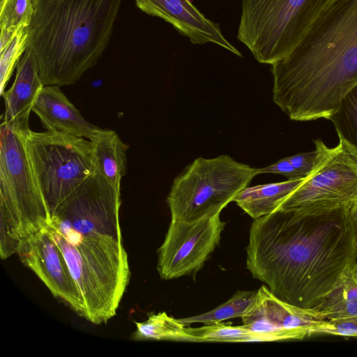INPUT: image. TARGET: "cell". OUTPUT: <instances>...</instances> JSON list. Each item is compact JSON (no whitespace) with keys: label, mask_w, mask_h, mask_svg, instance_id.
I'll list each match as a JSON object with an SVG mask.
<instances>
[{"label":"cell","mask_w":357,"mask_h":357,"mask_svg":"<svg viewBox=\"0 0 357 357\" xmlns=\"http://www.w3.org/2000/svg\"><path fill=\"white\" fill-rule=\"evenodd\" d=\"M281 174L288 179L303 178L293 166L288 157L280 159L275 163L262 168H257V174Z\"/></svg>","instance_id":"obj_26"},{"label":"cell","mask_w":357,"mask_h":357,"mask_svg":"<svg viewBox=\"0 0 357 357\" xmlns=\"http://www.w3.org/2000/svg\"><path fill=\"white\" fill-rule=\"evenodd\" d=\"M340 135L357 150V85L344 97L329 119Z\"/></svg>","instance_id":"obj_23"},{"label":"cell","mask_w":357,"mask_h":357,"mask_svg":"<svg viewBox=\"0 0 357 357\" xmlns=\"http://www.w3.org/2000/svg\"><path fill=\"white\" fill-rule=\"evenodd\" d=\"M136 330L132 339L136 341L172 340L193 342L187 326L178 319L169 316L166 312L151 313L148 319L135 322Z\"/></svg>","instance_id":"obj_19"},{"label":"cell","mask_w":357,"mask_h":357,"mask_svg":"<svg viewBox=\"0 0 357 357\" xmlns=\"http://www.w3.org/2000/svg\"><path fill=\"white\" fill-rule=\"evenodd\" d=\"M32 112L49 131L66 132L92 140L102 130L82 116L59 86L45 85L35 100Z\"/></svg>","instance_id":"obj_14"},{"label":"cell","mask_w":357,"mask_h":357,"mask_svg":"<svg viewBox=\"0 0 357 357\" xmlns=\"http://www.w3.org/2000/svg\"><path fill=\"white\" fill-rule=\"evenodd\" d=\"M92 158L95 172L100 175L117 192L126 173L128 146L112 130H103L92 140Z\"/></svg>","instance_id":"obj_16"},{"label":"cell","mask_w":357,"mask_h":357,"mask_svg":"<svg viewBox=\"0 0 357 357\" xmlns=\"http://www.w3.org/2000/svg\"><path fill=\"white\" fill-rule=\"evenodd\" d=\"M26 48L45 85L75 84L107 48L122 0H33Z\"/></svg>","instance_id":"obj_4"},{"label":"cell","mask_w":357,"mask_h":357,"mask_svg":"<svg viewBox=\"0 0 357 357\" xmlns=\"http://www.w3.org/2000/svg\"><path fill=\"white\" fill-rule=\"evenodd\" d=\"M121 203V193L94 172L50 212L47 229L81 294L82 317L97 325L116 314L130 281Z\"/></svg>","instance_id":"obj_2"},{"label":"cell","mask_w":357,"mask_h":357,"mask_svg":"<svg viewBox=\"0 0 357 357\" xmlns=\"http://www.w3.org/2000/svg\"><path fill=\"white\" fill-rule=\"evenodd\" d=\"M337 136V144L278 209L315 215L351 209L357 203V150Z\"/></svg>","instance_id":"obj_9"},{"label":"cell","mask_w":357,"mask_h":357,"mask_svg":"<svg viewBox=\"0 0 357 357\" xmlns=\"http://www.w3.org/2000/svg\"><path fill=\"white\" fill-rule=\"evenodd\" d=\"M271 66L273 102L289 119H329L357 85V0H332Z\"/></svg>","instance_id":"obj_3"},{"label":"cell","mask_w":357,"mask_h":357,"mask_svg":"<svg viewBox=\"0 0 357 357\" xmlns=\"http://www.w3.org/2000/svg\"><path fill=\"white\" fill-rule=\"evenodd\" d=\"M16 255L54 297L82 317L81 294L61 251L47 228L22 244Z\"/></svg>","instance_id":"obj_12"},{"label":"cell","mask_w":357,"mask_h":357,"mask_svg":"<svg viewBox=\"0 0 357 357\" xmlns=\"http://www.w3.org/2000/svg\"><path fill=\"white\" fill-rule=\"evenodd\" d=\"M193 342H265L259 333L245 325L231 326L222 323L205 324L199 328H187Z\"/></svg>","instance_id":"obj_21"},{"label":"cell","mask_w":357,"mask_h":357,"mask_svg":"<svg viewBox=\"0 0 357 357\" xmlns=\"http://www.w3.org/2000/svg\"><path fill=\"white\" fill-rule=\"evenodd\" d=\"M33 175L50 213L94 172L91 142L74 135L23 130Z\"/></svg>","instance_id":"obj_8"},{"label":"cell","mask_w":357,"mask_h":357,"mask_svg":"<svg viewBox=\"0 0 357 357\" xmlns=\"http://www.w3.org/2000/svg\"><path fill=\"white\" fill-rule=\"evenodd\" d=\"M312 310L318 318L324 320L357 318V259L337 286Z\"/></svg>","instance_id":"obj_18"},{"label":"cell","mask_w":357,"mask_h":357,"mask_svg":"<svg viewBox=\"0 0 357 357\" xmlns=\"http://www.w3.org/2000/svg\"><path fill=\"white\" fill-rule=\"evenodd\" d=\"M246 267L277 298L311 310L357 259V220L351 209L303 215L277 209L254 220Z\"/></svg>","instance_id":"obj_1"},{"label":"cell","mask_w":357,"mask_h":357,"mask_svg":"<svg viewBox=\"0 0 357 357\" xmlns=\"http://www.w3.org/2000/svg\"><path fill=\"white\" fill-rule=\"evenodd\" d=\"M257 291H237L228 301L215 309L193 317L178 319L185 326L195 323L218 324L222 321L244 317L252 307Z\"/></svg>","instance_id":"obj_20"},{"label":"cell","mask_w":357,"mask_h":357,"mask_svg":"<svg viewBox=\"0 0 357 357\" xmlns=\"http://www.w3.org/2000/svg\"><path fill=\"white\" fill-rule=\"evenodd\" d=\"M332 0H242L237 38L255 59L286 56Z\"/></svg>","instance_id":"obj_6"},{"label":"cell","mask_w":357,"mask_h":357,"mask_svg":"<svg viewBox=\"0 0 357 357\" xmlns=\"http://www.w3.org/2000/svg\"><path fill=\"white\" fill-rule=\"evenodd\" d=\"M243 324L260 334L265 342L302 340L314 334H324L328 320L318 318L311 310L297 307L277 298L266 285L257 291L251 310L243 317Z\"/></svg>","instance_id":"obj_11"},{"label":"cell","mask_w":357,"mask_h":357,"mask_svg":"<svg viewBox=\"0 0 357 357\" xmlns=\"http://www.w3.org/2000/svg\"><path fill=\"white\" fill-rule=\"evenodd\" d=\"M16 67L11 87L1 94L5 104L2 117L3 121L27 126L35 100L44 84L37 59L31 49H26Z\"/></svg>","instance_id":"obj_15"},{"label":"cell","mask_w":357,"mask_h":357,"mask_svg":"<svg viewBox=\"0 0 357 357\" xmlns=\"http://www.w3.org/2000/svg\"><path fill=\"white\" fill-rule=\"evenodd\" d=\"M0 1H1V0H0Z\"/></svg>","instance_id":"obj_29"},{"label":"cell","mask_w":357,"mask_h":357,"mask_svg":"<svg viewBox=\"0 0 357 357\" xmlns=\"http://www.w3.org/2000/svg\"><path fill=\"white\" fill-rule=\"evenodd\" d=\"M231 156L196 158L173 181L167 198L171 219L192 221L220 214L257 175Z\"/></svg>","instance_id":"obj_7"},{"label":"cell","mask_w":357,"mask_h":357,"mask_svg":"<svg viewBox=\"0 0 357 357\" xmlns=\"http://www.w3.org/2000/svg\"><path fill=\"white\" fill-rule=\"evenodd\" d=\"M22 126L2 121L0 130V255H16L26 241L47 228L50 213L36 183Z\"/></svg>","instance_id":"obj_5"},{"label":"cell","mask_w":357,"mask_h":357,"mask_svg":"<svg viewBox=\"0 0 357 357\" xmlns=\"http://www.w3.org/2000/svg\"><path fill=\"white\" fill-rule=\"evenodd\" d=\"M305 178L247 186L238 193L234 202L255 220L277 210L286 197L300 185Z\"/></svg>","instance_id":"obj_17"},{"label":"cell","mask_w":357,"mask_h":357,"mask_svg":"<svg viewBox=\"0 0 357 357\" xmlns=\"http://www.w3.org/2000/svg\"><path fill=\"white\" fill-rule=\"evenodd\" d=\"M315 149L288 157L289 160L303 178L314 172L321 162L329 150L321 139L314 140Z\"/></svg>","instance_id":"obj_25"},{"label":"cell","mask_w":357,"mask_h":357,"mask_svg":"<svg viewBox=\"0 0 357 357\" xmlns=\"http://www.w3.org/2000/svg\"><path fill=\"white\" fill-rule=\"evenodd\" d=\"M225 222L220 214L186 221L171 219L158 249L157 269L162 280L195 274L219 244Z\"/></svg>","instance_id":"obj_10"},{"label":"cell","mask_w":357,"mask_h":357,"mask_svg":"<svg viewBox=\"0 0 357 357\" xmlns=\"http://www.w3.org/2000/svg\"><path fill=\"white\" fill-rule=\"evenodd\" d=\"M27 28L22 29L0 51V92L2 94L17 62L26 49Z\"/></svg>","instance_id":"obj_24"},{"label":"cell","mask_w":357,"mask_h":357,"mask_svg":"<svg viewBox=\"0 0 357 357\" xmlns=\"http://www.w3.org/2000/svg\"><path fill=\"white\" fill-rule=\"evenodd\" d=\"M144 13L162 19L195 45L214 43L238 56L241 53L222 35L220 26L202 13L189 0H134Z\"/></svg>","instance_id":"obj_13"},{"label":"cell","mask_w":357,"mask_h":357,"mask_svg":"<svg viewBox=\"0 0 357 357\" xmlns=\"http://www.w3.org/2000/svg\"><path fill=\"white\" fill-rule=\"evenodd\" d=\"M33 13V0L0 1L1 31L16 34L29 26Z\"/></svg>","instance_id":"obj_22"},{"label":"cell","mask_w":357,"mask_h":357,"mask_svg":"<svg viewBox=\"0 0 357 357\" xmlns=\"http://www.w3.org/2000/svg\"><path fill=\"white\" fill-rule=\"evenodd\" d=\"M328 322L330 327L325 334L357 337V318L328 321Z\"/></svg>","instance_id":"obj_27"},{"label":"cell","mask_w":357,"mask_h":357,"mask_svg":"<svg viewBox=\"0 0 357 357\" xmlns=\"http://www.w3.org/2000/svg\"><path fill=\"white\" fill-rule=\"evenodd\" d=\"M354 218L357 220V203L351 208Z\"/></svg>","instance_id":"obj_28"}]
</instances>
